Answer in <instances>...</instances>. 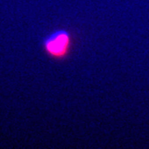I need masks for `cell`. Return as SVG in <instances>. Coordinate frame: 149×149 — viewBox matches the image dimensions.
Here are the masks:
<instances>
[{
    "mask_svg": "<svg viewBox=\"0 0 149 149\" xmlns=\"http://www.w3.org/2000/svg\"><path fill=\"white\" fill-rule=\"evenodd\" d=\"M74 37L71 31L59 28L43 37L41 48L43 53L54 61H61L68 58L73 50Z\"/></svg>",
    "mask_w": 149,
    "mask_h": 149,
    "instance_id": "cell-1",
    "label": "cell"
}]
</instances>
